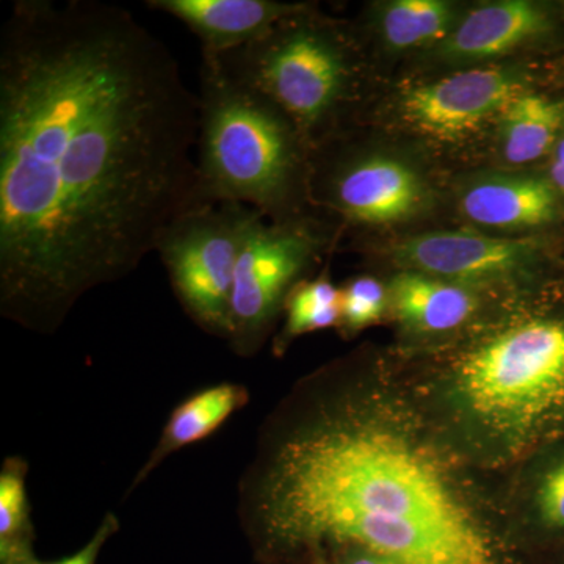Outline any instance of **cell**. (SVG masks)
<instances>
[{
    "mask_svg": "<svg viewBox=\"0 0 564 564\" xmlns=\"http://www.w3.org/2000/svg\"><path fill=\"white\" fill-rule=\"evenodd\" d=\"M248 402L250 392L239 383L209 386L182 400L170 414L158 444L133 478L129 492L135 491L148 480L166 458L212 436L237 411L243 410Z\"/></svg>",
    "mask_w": 564,
    "mask_h": 564,
    "instance_id": "obj_14",
    "label": "cell"
},
{
    "mask_svg": "<svg viewBox=\"0 0 564 564\" xmlns=\"http://www.w3.org/2000/svg\"><path fill=\"white\" fill-rule=\"evenodd\" d=\"M549 31V18L540 6L527 0L486 3L456 22L440 44L445 62L491 61L514 51Z\"/></svg>",
    "mask_w": 564,
    "mask_h": 564,
    "instance_id": "obj_12",
    "label": "cell"
},
{
    "mask_svg": "<svg viewBox=\"0 0 564 564\" xmlns=\"http://www.w3.org/2000/svg\"><path fill=\"white\" fill-rule=\"evenodd\" d=\"M378 32L393 51L441 44L456 25L455 9L444 0H393L377 13Z\"/></svg>",
    "mask_w": 564,
    "mask_h": 564,
    "instance_id": "obj_17",
    "label": "cell"
},
{
    "mask_svg": "<svg viewBox=\"0 0 564 564\" xmlns=\"http://www.w3.org/2000/svg\"><path fill=\"white\" fill-rule=\"evenodd\" d=\"M212 57L234 79L280 106L310 143L334 121L351 88L352 65L344 41L315 20L310 6L263 39Z\"/></svg>",
    "mask_w": 564,
    "mask_h": 564,
    "instance_id": "obj_5",
    "label": "cell"
},
{
    "mask_svg": "<svg viewBox=\"0 0 564 564\" xmlns=\"http://www.w3.org/2000/svg\"><path fill=\"white\" fill-rule=\"evenodd\" d=\"M389 300L400 322L419 333L452 332L477 310V299L464 285L410 270L393 278Z\"/></svg>",
    "mask_w": 564,
    "mask_h": 564,
    "instance_id": "obj_15",
    "label": "cell"
},
{
    "mask_svg": "<svg viewBox=\"0 0 564 564\" xmlns=\"http://www.w3.org/2000/svg\"><path fill=\"white\" fill-rule=\"evenodd\" d=\"M541 521L551 529H564V462L549 469L536 491Z\"/></svg>",
    "mask_w": 564,
    "mask_h": 564,
    "instance_id": "obj_21",
    "label": "cell"
},
{
    "mask_svg": "<svg viewBox=\"0 0 564 564\" xmlns=\"http://www.w3.org/2000/svg\"><path fill=\"white\" fill-rule=\"evenodd\" d=\"M455 393L484 430L516 440L564 410V322L508 326L456 367Z\"/></svg>",
    "mask_w": 564,
    "mask_h": 564,
    "instance_id": "obj_4",
    "label": "cell"
},
{
    "mask_svg": "<svg viewBox=\"0 0 564 564\" xmlns=\"http://www.w3.org/2000/svg\"><path fill=\"white\" fill-rule=\"evenodd\" d=\"M334 564H397L392 560L380 554H375L358 545H333Z\"/></svg>",
    "mask_w": 564,
    "mask_h": 564,
    "instance_id": "obj_23",
    "label": "cell"
},
{
    "mask_svg": "<svg viewBox=\"0 0 564 564\" xmlns=\"http://www.w3.org/2000/svg\"><path fill=\"white\" fill-rule=\"evenodd\" d=\"M315 170L311 180L315 198L350 225L404 221L426 202L425 184L417 172L389 155H343Z\"/></svg>",
    "mask_w": 564,
    "mask_h": 564,
    "instance_id": "obj_8",
    "label": "cell"
},
{
    "mask_svg": "<svg viewBox=\"0 0 564 564\" xmlns=\"http://www.w3.org/2000/svg\"><path fill=\"white\" fill-rule=\"evenodd\" d=\"M120 530V521L113 513L104 516L101 524H99L96 532L93 533L90 541L79 549L76 554L66 556V558L58 560L54 563H36V564H96L98 563L99 555H101L104 545L109 543L111 536Z\"/></svg>",
    "mask_w": 564,
    "mask_h": 564,
    "instance_id": "obj_22",
    "label": "cell"
},
{
    "mask_svg": "<svg viewBox=\"0 0 564 564\" xmlns=\"http://www.w3.org/2000/svg\"><path fill=\"white\" fill-rule=\"evenodd\" d=\"M36 563H39V560L33 558V560H24V562H6V563H0V564H36Z\"/></svg>",
    "mask_w": 564,
    "mask_h": 564,
    "instance_id": "obj_25",
    "label": "cell"
},
{
    "mask_svg": "<svg viewBox=\"0 0 564 564\" xmlns=\"http://www.w3.org/2000/svg\"><path fill=\"white\" fill-rule=\"evenodd\" d=\"M284 310L285 325L274 345L280 352L303 334L340 325V289L326 274L299 282L285 300Z\"/></svg>",
    "mask_w": 564,
    "mask_h": 564,
    "instance_id": "obj_19",
    "label": "cell"
},
{
    "mask_svg": "<svg viewBox=\"0 0 564 564\" xmlns=\"http://www.w3.org/2000/svg\"><path fill=\"white\" fill-rule=\"evenodd\" d=\"M28 470V463L22 458H6L0 469V563L36 558L25 488Z\"/></svg>",
    "mask_w": 564,
    "mask_h": 564,
    "instance_id": "obj_18",
    "label": "cell"
},
{
    "mask_svg": "<svg viewBox=\"0 0 564 564\" xmlns=\"http://www.w3.org/2000/svg\"><path fill=\"white\" fill-rule=\"evenodd\" d=\"M521 80L513 70L469 69L419 85L400 101L403 120L415 131L443 141L462 140L521 96Z\"/></svg>",
    "mask_w": 564,
    "mask_h": 564,
    "instance_id": "obj_9",
    "label": "cell"
},
{
    "mask_svg": "<svg viewBox=\"0 0 564 564\" xmlns=\"http://www.w3.org/2000/svg\"><path fill=\"white\" fill-rule=\"evenodd\" d=\"M259 218L245 204H206L177 218L155 247L182 310L210 336L228 339L237 262Z\"/></svg>",
    "mask_w": 564,
    "mask_h": 564,
    "instance_id": "obj_6",
    "label": "cell"
},
{
    "mask_svg": "<svg viewBox=\"0 0 564 564\" xmlns=\"http://www.w3.org/2000/svg\"><path fill=\"white\" fill-rule=\"evenodd\" d=\"M530 243L470 231H436L406 237L393 247V261L410 272L456 282L502 280L529 259Z\"/></svg>",
    "mask_w": 564,
    "mask_h": 564,
    "instance_id": "obj_10",
    "label": "cell"
},
{
    "mask_svg": "<svg viewBox=\"0 0 564 564\" xmlns=\"http://www.w3.org/2000/svg\"><path fill=\"white\" fill-rule=\"evenodd\" d=\"M144 6L187 25L188 31L198 36L203 54L223 55L263 39L281 21L303 10L306 3L274 0H148Z\"/></svg>",
    "mask_w": 564,
    "mask_h": 564,
    "instance_id": "obj_11",
    "label": "cell"
},
{
    "mask_svg": "<svg viewBox=\"0 0 564 564\" xmlns=\"http://www.w3.org/2000/svg\"><path fill=\"white\" fill-rule=\"evenodd\" d=\"M459 207L467 220L485 228H534L554 220L556 191L541 177L494 174L467 185Z\"/></svg>",
    "mask_w": 564,
    "mask_h": 564,
    "instance_id": "obj_13",
    "label": "cell"
},
{
    "mask_svg": "<svg viewBox=\"0 0 564 564\" xmlns=\"http://www.w3.org/2000/svg\"><path fill=\"white\" fill-rule=\"evenodd\" d=\"M237 516L262 558L348 544L397 564H507L432 445L333 381L265 422Z\"/></svg>",
    "mask_w": 564,
    "mask_h": 564,
    "instance_id": "obj_2",
    "label": "cell"
},
{
    "mask_svg": "<svg viewBox=\"0 0 564 564\" xmlns=\"http://www.w3.org/2000/svg\"><path fill=\"white\" fill-rule=\"evenodd\" d=\"M199 185L207 203H239L272 223L299 220L310 187V141L263 93L203 54L199 70Z\"/></svg>",
    "mask_w": 564,
    "mask_h": 564,
    "instance_id": "obj_3",
    "label": "cell"
},
{
    "mask_svg": "<svg viewBox=\"0 0 564 564\" xmlns=\"http://www.w3.org/2000/svg\"><path fill=\"white\" fill-rule=\"evenodd\" d=\"M551 181L555 191L564 193V135L560 137L552 151Z\"/></svg>",
    "mask_w": 564,
    "mask_h": 564,
    "instance_id": "obj_24",
    "label": "cell"
},
{
    "mask_svg": "<svg viewBox=\"0 0 564 564\" xmlns=\"http://www.w3.org/2000/svg\"><path fill=\"white\" fill-rule=\"evenodd\" d=\"M199 98L122 7L17 0L0 32V314L62 328L206 206Z\"/></svg>",
    "mask_w": 564,
    "mask_h": 564,
    "instance_id": "obj_1",
    "label": "cell"
},
{
    "mask_svg": "<svg viewBox=\"0 0 564 564\" xmlns=\"http://www.w3.org/2000/svg\"><path fill=\"white\" fill-rule=\"evenodd\" d=\"M389 292L373 276H359L340 289V325L356 333L380 321Z\"/></svg>",
    "mask_w": 564,
    "mask_h": 564,
    "instance_id": "obj_20",
    "label": "cell"
},
{
    "mask_svg": "<svg viewBox=\"0 0 564 564\" xmlns=\"http://www.w3.org/2000/svg\"><path fill=\"white\" fill-rule=\"evenodd\" d=\"M505 161L527 165L554 151L564 128V106L541 95L522 93L500 115Z\"/></svg>",
    "mask_w": 564,
    "mask_h": 564,
    "instance_id": "obj_16",
    "label": "cell"
},
{
    "mask_svg": "<svg viewBox=\"0 0 564 564\" xmlns=\"http://www.w3.org/2000/svg\"><path fill=\"white\" fill-rule=\"evenodd\" d=\"M323 245L322 234L304 218L254 223L237 262L229 311L226 343L237 356L250 358L262 347L285 300Z\"/></svg>",
    "mask_w": 564,
    "mask_h": 564,
    "instance_id": "obj_7",
    "label": "cell"
}]
</instances>
